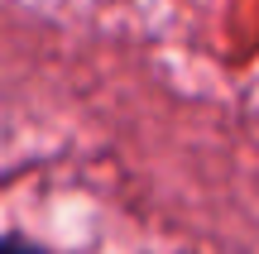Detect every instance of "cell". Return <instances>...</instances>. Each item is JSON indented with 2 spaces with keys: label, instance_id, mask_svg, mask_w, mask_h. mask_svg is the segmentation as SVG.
Segmentation results:
<instances>
[{
  "label": "cell",
  "instance_id": "obj_1",
  "mask_svg": "<svg viewBox=\"0 0 259 254\" xmlns=\"http://www.w3.org/2000/svg\"><path fill=\"white\" fill-rule=\"evenodd\" d=\"M0 254H44V249H34L29 240H19V235H5V240H0Z\"/></svg>",
  "mask_w": 259,
  "mask_h": 254
}]
</instances>
